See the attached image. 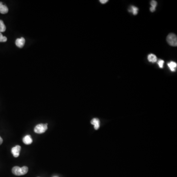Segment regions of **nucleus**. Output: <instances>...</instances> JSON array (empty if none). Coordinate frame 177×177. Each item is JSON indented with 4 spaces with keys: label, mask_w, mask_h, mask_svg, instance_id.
Here are the masks:
<instances>
[{
    "label": "nucleus",
    "mask_w": 177,
    "mask_h": 177,
    "mask_svg": "<svg viewBox=\"0 0 177 177\" xmlns=\"http://www.w3.org/2000/svg\"><path fill=\"white\" fill-rule=\"evenodd\" d=\"M28 171V168L27 166H23L19 167L18 166H15L12 169V172L14 175L16 176H22L27 174Z\"/></svg>",
    "instance_id": "nucleus-1"
},
{
    "label": "nucleus",
    "mask_w": 177,
    "mask_h": 177,
    "mask_svg": "<svg viewBox=\"0 0 177 177\" xmlns=\"http://www.w3.org/2000/svg\"><path fill=\"white\" fill-rule=\"evenodd\" d=\"M167 41L170 46H177V37L174 33H170L167 37Z\"/></svg>",
    "instance_id": "nucleus-2"
},
{
    "label": "nucleus",
    "mask_w": 177,
    "mask_h": 177,
    "mask_svg": "<svg viewBox=\"0 0 177 177\" xmlns=\"http://www.w3.org/2000/svg\"><path fill=\"white\" fill-rule=\"evenodd\" d=\"M47 129V124H40L37 125L34 128V131L38 134L44 133Z\"/></svg>",
    "instance_id": "nucleus-3"
},
{
    "label": "nucleus",
    "mask_w": 177,
    "mask_h": 177,
    "mask_svg": "<svg viewBox=\"0 0 177 177\" xmlns=\"http://www.w3.org/2000/svg\"><path fill=\"white\" fill-rule=\"evenodd\" d=\"M21 147L19 145H16L14 147H13L11 149V153L15 157H18L20 154V151L21 150Z\"/></svg>",
    "instance_id": "nucleus-4"
},
{
    "label": "nucleus",
    "mask_w": 177,
    "mask_h": 177,
    "mask_svg": "<svg viewBox=\"0 0 177 177\" xmlns=\"http://www.w3.org/2000/svg\"><path fill=\"white\" fill-rule=\"evenodd\" d=\"M25 43V40L24 37H22L17 39L15 41L16 46L19 48H22Z\"/></svg>",
    "instance_id": "nucleus-5"
},
{
    "label": "nucleus",
    "mask_w": 177,
    "mask_h": 177,
    "mask_svg": "<svg viewBox=\"0 0 177 177\" xmlns=\"http://www.w3.org/2000/svg\"><path fill=\"white\" fill-rule=\"evenodd\" d=\"M91 124L93 125L96 130L99 129L100 127V121L97 118H93L91 121Z\"/></svg>",
    "instance_id": "nucleus-6"
},
{
    "label": "nucleus",
    "mask_w": 177,
    "mask_h": 177,
    "mask_svg": "<svg viewBox=\"0 0 177 177\" xmlns=\"http://www.w3.org/2000/svg\"><path fill=\"white\" fill-rule=\"evenodd\" d=\"M8 11V8L5 5L3 4L2 2H0V13L2 14H5Z\"/></svg>",
    "instance_id": "nucleus-7"
},
{
    "label": "nucleus",
    "mask_w": 177,
    "mask_h": 177,
    "mask_svg": "<svg viewBox=\"0 0 177 177\" xmlns=\"http://www.w3.org/2000/svg\"><path fill=\"white\" fill-rule=\"evenodd\" d=\"M23 142L24 144L26 145H30L33 142V139L30 135H26L23 138Z\"/></svg>",
    "instance_id": "nucleus-8"
},
{
    "label": "nucleus",
    "mask_w": 177,
    "mask_h": 177,
    "mask_svg": "<svg viewBox=\"0 0 177 177\" xmlns=\"http://www.w3.org/2000/svg\"><path fill=\"white\" fill-rule=\"evenodd\" d=\"M168 67L170 69V71L172 72H175L176 71V69L175 68H177V63H175L174 62L171 61L170 63L167 64Z\"/></svg>",
    "instance_id": "nucleus-9"
},
{
    "label": "nucleus",
    "mask_w": 177,
    "mask_h": 177,
    "mask_svg": "<svg viewBox=\"0 0 177 177\" xmlns=\"http://www.w3.org/2000/svg\"><path fill=\"white\" fill-rule=\"evenodd\" d=\"M148 61L151 63H155L157 61V57L155 55L150 54L148 56Z\"/></svg>",
    "instance_id": "nucleus-10"
},
{
    "label": "nucleus",
    "mask_w": 177,
    "mask_h": 177,
    "mask_svg": "<svg viewBox=\"0 0 177 177\" xmlns=\"http://www.w3.org/2000/svg\"><path fill=\"white\" fill-rule=\"evenodd\" d=\"M151 7L150 8V11L151 12H154V11H156V6H157V2L156 1H152L150 2V3Z\"/></svg>",
    "instance_id": "nucleus-11"
},
{
    "label": "nucleus",
    "mask_w": 177,
    "mask_h": 177,
    "mask_svg": "<svg viewBox=\"0 0 177 177\" xmlns=\"http://www.w3.org/2000/svg\"><path fill=\"white\" fill-rule=\"evenodd\" d=\"M138 8H137V7H134L133 5H132L131 7V9H129L128 10L129 12H132L133 15H137L138 12Z\"/></svg>",
    "instance_id": "nucleus-12"
},
{
    "label": "nucleus",
    "mask_w": 177,
    "mask_h": 177,
    "mask_svg": "<svg viewBox=\"0 0 177 177\" xmlns=\"http://www.w3.org/2000/svg\"><path fill=\"white\" fill-rule=\"evenodd\" d=\"M5 30H6V27L4 22L2 20H0V33L5 32Z\"/></svg>",
    "instance_id": "nucleus-13"
},
{
    "label": "nucleus",
    "mask_w": 177,
    "mask_h": 177,
    "mask_svg": "<svg viewBox=\"0 0 177 177\" xmlns=\"http://www.w3.org/2000/svg\"><path fill=\"white\" fill-rule=\"evenodd\" d=\"M7 41V37L3 36L2 33H0V42H6Z\"/></svg>",
    "instance_id": "nucleus-14"
},
{
    "label": "nucleus",
    "mask_w": 177,
    "mask_h": 177,
    "mask_svg": "<svg viewBox=\"0 0 177 177\" xmlns=\"http://www.w3.org/2000/svg\"><path fill=\"white\" fill-rule=\"evenodd\" d=\"M164 63V61L163 60H160L158 62V65L159 67L160 68H163V65Z\"/></svg>",
    "instance_id": "nucleus-15"
},
{
    "label": "nucleus",
    "mask_w": 177,
    "mask_h": 177,
    "mask_svg": "<svg viewBox=\"0 0 177 177\" xmlns=\"http://www.w3.org/2000/svg\"><path fill=\"white\" fill-rule=\"evenodd\" d=\"M100 3H101V4H106V3L108 2V0H100Z\"/></svg>",
    "instance_id": "nucleus-16"
},
{
    "label": "nucleus",
    "mask_w": 177,
    "mask_h": 177,
    "mask_svg": "<svg viewBox=\"0 0 177 177\" xmlns=\"http://www.w3.org/2000/svg\"><path fill=\"white\" fill-rule=\"evenodd\" d=\"M3 139L0 136V145L2 144V143H3Z\"/></svg>",
    "instance_id": "nucleus-17"
},
{
    "label": "nucleus",
    "mask_w": 177,
    "mask_h": 177,
    "mask_svg": "<svg viewBox=\"0 0 177 177\" xmlns=\"http://www.w3.org/2000/svg\"></svg>",
    "instance_id": "nucleus-18"
}]
</instances>
